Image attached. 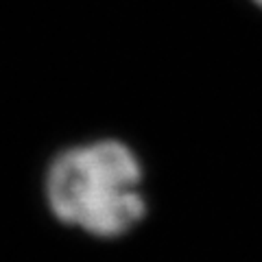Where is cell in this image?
Returning <instances> with one entry per match:
<instances>
[{
    "label": "cell",
    "instance_id": "1",
    "mask_svg": "<svg viewBox=\"0 0 262 262\" xmlns=\"http://www.w3.org/2000/svg\"><path fill=\"white\" fill-rule=\"evenodd\" d=\"M138 153L116 138L63 149L48 164L44 196L59 223L94 238H120L146 216Z\"/></svg>",
    "mask_w": 262,
    "mask_h": 262
},
{
    "label": "cell",
    "instance_id": "2",
    "mask_svg": "<svg viewBox=\"0 0 262 262\" xmlns=\"http://www.w3.org/2000/svg\"><path fill=\"white\" fill-rule=\"evenodd\" d=\"M251 3L256 5V7H260V9H262V0H251Z\"/></svg>",
    "mask_w": 262,
    "mask_h": 262
}]
</instances>
